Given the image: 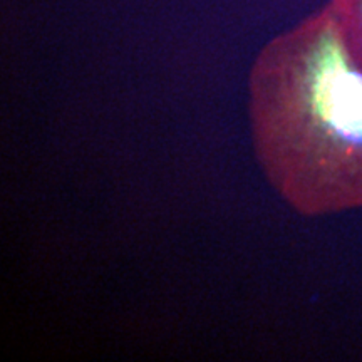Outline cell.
Segmentation results:
<instances>
[{"mask_svg": "<svg viewBox=\"0 0 362 362\" xmlns=\"http://www.w3.org/2000/svg\"><path fill=\"white\" fill-rule=\"evenodd\" d=\"M344 37L362 64V0H329Z\"/></svg>", "mask_w": 362, "mask_h": 362, "instance_id": "2", "label": "cell"}, {"mask_svg": "<svg viewBox=\"0 0 362 362\" xmlns=\"http://www.w3.org/2000/svg\"><path fill=\"white\" fill-rule=\"evenodd\" d=\"M248 121L262 173L293 211L362 210V64L327 4L262 47Z\"/></svg>", "mask_w": 362, "mask_h": 362, "instance_id": "1", "label": "cell"}]
</instances>
